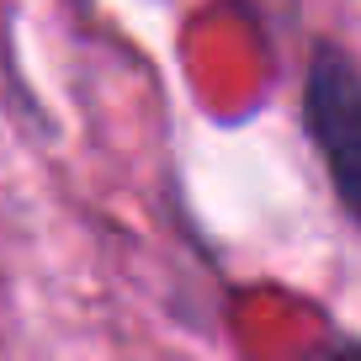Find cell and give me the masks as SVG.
Wrapping results in <instances>:
<instances>
[{"label":"cell","instance_id":"cell-2","mask_svg":"<svg viewBox=\"0 0 361 361\" xmlns=\"http://www.w3.org/2000/svg\"><path fill=\"white\" fill-rule=\"evenodd\" d=\"M335 361H361V350H340V356Z\"/></svg>","mask_w":361,"mask_h":361},{"label":"cell","instance_id":"cell-1","mask_svg":"<svg viewBox=\"0 0 361 361\" xmlns=\"http://www.w3.org/2000/svg\"><path fill=\"white\" fill-rule=\"evenodd\" d=\"M303 112H308V133L329 165V186L350 207V218H361V75L335 43L314 48Z\"/></svg>","mask_w":361,"mask_h":361}]
</instances>
